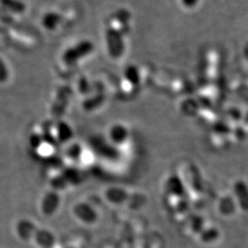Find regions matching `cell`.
I'll return each instance as SVG.
<instances>
[{
  "label": "cell",
  "mask_w": 248,
  "mask_h": 248,
  "mask_svg": "<svg viewBox=\"0 0 248 248\" xmlns=\"http://www.w3.org/2000/svg\"><path fill=\"white\" fill-rule=\"evenodd\" d=\"M234 202L230 197H226L222 199L220 205V211L223 214H232L234 212Z\"/></svg>",
  "instance_id": "9"
},
{
  "label": "cell",
  "mask_w": 248,
  "mask_h": 248,
  "mask_svg": "<svg viewBox=\"0 0 248 248\" xmlns=\"http://www.w3.org/2000/svg\"><path fill=\"white\" fill-rule=\"evenodd\" d=\"M9 67L5 61L0 57V84L6 83L9 79Z\"/></svg>",
  "instance_id": "11"
},
{
  "label": "cell",
  "mask_w": 248,
  "mask_h": 248,
  "mask_svg": "<svg viewBox=\"0 0 248 248\" xmlns=\"http://www.w3.org/2000/svg\"><path fill=\"white\" fill-rule=\"evenodd\" d=\"M202 225H203V221H202V218H198V219H196L194 222L192 223V227H193V229L195 232H200V231H202Z\"/></svg>",
  "instance_id": "13"
},
{
  "label": "cell",
  "mask_w": 248,
  "mask_h": 248,
  "mask_svg": "<svg viewBox=\"0 0 248 248\" xmlns=\"http://www.w3.org/2000/svg\"><path fill=\"white\" fill-rule=\"evenodd\" d=\"M62 22V16L59 12L51 10L47 11L41 18V24L48 31H55Z\"/></svg>",
  "instance_id": "3"
},
{
  "label": "cell",
  "mask_w": 248,
  "mask_h": 248,
  "mask_svg": "<svg viewBox=\"0 0 248 248\" xmlns=\"http://www.w3.org/2000/svg\"><path fill=\"white\" fill-rule=\"evenodd\" d=\"M128 130L124 125H114L109 131V137L111 141L115 143H123L128 138Z\"/></svg>",
  "instance_id": "6"
},
{
  "label": "cell",
  "mask_w": 248,
  "mask_h": 248,
  "mask_svg": "<svg viewBox=\"0 0 248 248\" xmlns=\"http://www.w3.org/2000/svg\"><path fill=\"white\" fill-rule=\"evenodd\" d=\"M106 41L109 55H111L113 58H119L124 54V38L118 30L113 28L108 29L106 32Z\"/></svg>",
  "instance_id": "2"
},
{
  "label": "cell",
  "mask_w": 248,
  "mask_h": 248,
  "mask_svg": "<svg viewBox=\"0 0 248 248\" xmlns=\"http://www.w3.org/2000/svg\"><path fill=\"white\" fill-rule=\"evenodd\" d=\"M125 78L131 84L136 85L140 82L139 71L135 66H129L125 71Z\"/></svg>",
  "instance_id": "8"
},
{
  "label": "cell",
  "mask_w": 248,
  "mask_h": 248,
  "mask_svg": "<svg viewBox=\"0 0 248 248\" xmlns=\"http://www.w3.org/2000/svg\"><path fill=\"white\" fill-rule=\"evenodd\" d=\"M246 122L248 124V116H247V118H246Z\"/></svg>",
  "instance_id": "15"
},
{
  "label": "cell",
  "mask_w": 248,
  "mask_h": 248,
  "mask_svg": "<svg viewBox=\"0 0 248 248\" xmlns=\"http://www.w3.org/2000/svg\"><path fill=\"white\" fill-rule=\"evenodd\" d=\"M218 235H219L218 231L212 228V229L205 231L202 233V239L203 240L204 242H213L218 238Z\"/></svg>",
  "instance_id": "12"
},
{
  "label": "cell",
  "mask_w": 248,
  "mask_h": 248,
  "mask_svg": "<svg viewBox=\"0 0 248 248\" xmlns=\"http://www.w3.org/2000/svg\"><path fill=\"white\" fill-rule=\"evenodd\" d=\"M234 192L242 209L248 212V188L244 182H237L234 185Z\"/></svg>",
  "instance_id": "4"
},
{
  "label": "cell",
  "mask_w": 248,
  "mask_h": 248,
  "mask_svg": "<svg viewBox=\"0 0 248 248\" xmlns=\"http://www.w3.org/2000/svg\"><path fill=\"white\" fill-rule=\"evenodd\" d=\"M109 192H111V194H109V199L112 200V202H114L116 203L123 202H124V200L127 198L126 192L121 188L110 190Z\"/></svg>",
  "instance_id": "10"
},
{
  "label": "cell",
  "mask_w": 248,
  "mask_h": 248,
  "mask_svg": "<svg viewBox=\"0 0 248 248\" xmlns=\"http://www.w3.org/2000/svg\"><path fill=\"white\" fill-rule=\"evenodd\" d=\"M166 186H167V188H168L169 192H172L175 195H181L185 191L184 186L182 185V182L179 179V177H170V178H169V180L167 181Z\"/></svg>",
  "instance_id": "7"
},
{
  "label": "cell",
  "mask_w": 248,
  "mask_h": 248,
  "mask_svg": "<svg viewBox=\"0 0 248 248\" xmlns=\"http://www.w3.org/2000/svg\"><path fill=\"white\" fill-rule=\"evenodd\" d=\"M181 2L186 8H193L198 4L199 0H181Z\"/></svg>",
  "instance_id": "14"
},
{
  "label": "cell",
  "mask_w": 248,
  "mask_h": 248,
  "mask_svg": "<svg viewBox=\"0 0 248 248\" xmlns=\"http://www.w3.org/2000/svg\"><path fill=\"white\" fill-rule=\"evenodd\" d=\"M0 6L15 14H23L26 10L25 5L19 0H0Z\"/></svg>",
  "instance_id": "5"
},
{
  "label": "cell",
  "mask_w": 248,
  "mask_h": 248,
  "mask_svg": "<svg viewBox=\"0 0 248 248\" xmlns=\"http://www.w3.org/2000/svg\"><path fill=\"white\" fill-rule=\"evenodd\" d=\"M94 51V45L89 40H83L65 49L61 55V62L66 67L77 65Z\"/></svg>",
  "instance_id": "1"
}]
</instances>
